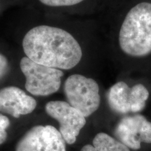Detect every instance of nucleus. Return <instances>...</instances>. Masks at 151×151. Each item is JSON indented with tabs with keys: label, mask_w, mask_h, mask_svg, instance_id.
Segmentation results:
<instances>
[{
	"label": "nucleus",
	"mask_w": 151,
	"mask_h": 151,
	"mask_svg": "<svg viewBox=\"0 0 151 151\" xmlns=\"http://www.w3.org/2000/svg\"><path fill=\"white\" fill-rule=\"evenodd\" d=\"M16 151H66L65 141L53 126L37 125L22 136Z\"/></svg>",
	"instance_id": "obj_7"
},
{
	"label": "nucleus",
	"mask_w": 151,
	"mask_h": 151,
	"mask_svg": "<svg viewBox=\"0 0 151 151\" xmlns=\"http://www.w3.org/2000/svg\"><path fill=\"white\" fill-rule=\"evenodd\" d=\"M81 151H130L123 143L107 134L100 132L92 141V145H86Z\"/></svg>",
	"instance_id": "obj_10"
},
{
	"label": "nucleus",
	"mask_w": 151,
	"mask_h": 151,
	"mask_svg": "<svg viewBox=\"0 0 151 151\" xmlns=\"http://www.w3.org/2000/svg\"><path fill=\"white\" fill-rule=\"evenodd\" d=\"M46 112L60 124V132L65 142L71 145L86 124V119L80 111L63 101H51L46 104Z\"/></svg>",
	"instance_id": "obj_6"
},
{
	"label": "nucleus",
	"mask_w": 151,
	"mask_h": 151,
	"mask_svg": "<svg viewBox=\"0 0 151 151\" xmlns=\"http://www.w3.org/2000/svg\"><path fill=\"white\" fill-rule=\"evenodd\" d=\"M9 69V62L4 55L0 53V79L6 74Z\"/></svg>",
	"instance_id": "obj_13"
},
{
	"label": "nucleus",
	"mask_w": 151,
	"mask_h": 151,
	"mask_svg": "<svg viewBox=\"0 0 151 151\" xmlns=\"http://www.w3.org/2000/svg\"><path fill=\"white\" fill-rule=\"evenodd\" d=\"M149 95L144 85L137 83L129 87L125 82L120 81L109 90L107 101L110 108L119 114L138 113L145 109Z\"/></svg>",
	"instance_id": "obj_5"
},
{
	"label": "nucleus",
	"mask_w": 151,
	"mask_h": 151,
	"mask_svg": "<svg viewBox=\"0 0 151 151\" xmlns=\"http://www.w3.org/2000/svg\"><path fill=\"white\" fill-rule=\"evenodd\" d=\"M22 47L30 60L58 69H72L82 58V50L74 37L51 26L40 25L30 29L24 36Z\"/></svg>",
	"instance_id": "obj_1"
},
{
	"label": "nucleus",
	"mask_w": 151,
	"mask_h": 151,
	"mask_svg": "<svg viewBox=\"0 0 151 151\" xmlns=\"http://www.w3.org/2000/svg\"><path fill=\"white\" fill-rule=\"evenodd\" d=\"M37 106V101L15 86L6 87L0 90V111L18 118L31 113Z\"/></svg>",
	"instance_id": "obj_9"
},
{
	"label": "nucleus",
	"mask_w": 151,
	"mask_h": 151,
	"mask_svg": "<svg viewBox=\"0 0 151 151\" xmlns=\"http://www.w3.org/2000/svg\"><path fill=\"white\" fill-rule=\"evenodd\" d=\"M38 1L47 6L67 7L79 4L85 0H38Z\"/></svg>",
	"instance_id": "obj_11"
},
{
	"label": "nucleus",
	"mask_w": 151,
	"mask_h": 151,
	"mask_svg": "<svg viewBox=\"0 0 151 151\" xmlns=\"http://www.w3.org/2000/svg\"><path fill=\"white\" fill-rule=\"evenodd\" d=\"M10 125V120L6 116L0 113V145L3 144L7 139L6 129Z\"/></svg>",
	"instance_id": "obj_12"
},
{
	"label": "nucleus",
	"mask_w": 151,
	"mask_h": 151,
	"mask_svg": "<svg viewBox=\"0 0 151 151\" xmlns=\"http://www.w3.org/2000/svg\"><path fill=\"white\" fill-rule=\"evenodd\" d=\"M20 69L26 78L25 88L35 96H48L60 89L64 73L32 61L27 57L20 60Z\"/></svg>",
	"instance_id": "obj_4"
},
{
	"label": "nucleus",
	"mask_w": 151,
	"mask_h": 151,
	"mask_svg": "<svg viewBox=\"0 0 151 151\" xmlns=\"http://www.w3.org/2000/svg\"><path fill=\"white\" fill-rule=\"evenodd\" d=\"M64 90L68 103L83 116H91L100 105L99 88L92 78L73 74L65 81Z\"/></svg>",
	"instance_id": "obj_3"
},
{
	"label": "nucleus",
	"mask_w": 151,
	"mask_h": 151,
	"mask_svg": "<svg viewBox=\"0 0 151 151\" xmlns=\"http://www.w3.org/2000/svg\"><path fill=\"white\" fill-rule=\"evenodd\" d=\"M115 136L127 148L137 150L141 143H151V122L139 113L125 116L117 124Z\"/></svg>",
	"instance_id": "obj_8"
},
{
	"label": "nucleus",
	"mask_w": 151,
	"mask_h": 151,
	"mask_svg": "<svg viewBox=\"0 0 151 151\" xmlns=\"http://www.w3.org/2000/svg\"><path fill=\"white\" fill-rule=\"evenodd\" d=\"M118 41L122 52L132 58L151 54V2L141 1L128 11L119 32Z\"/></svg>",
	"instance_id": "obj_2"
}]
</instances>
